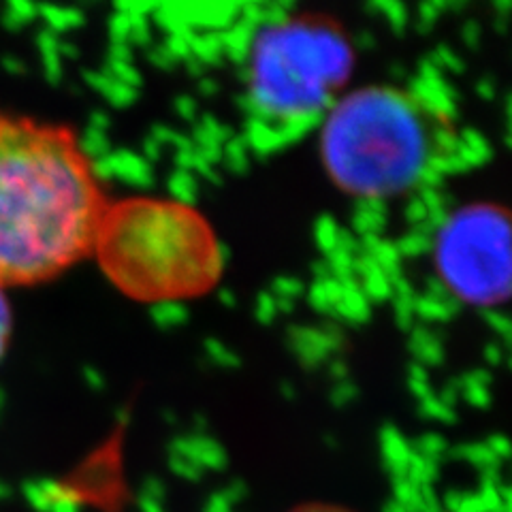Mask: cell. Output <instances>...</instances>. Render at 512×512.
<instances>
[{
  "label": "cell",
  "instance_id": "7a4b0ae2",
  "mask_svg": "<svg viewBox=\"0 0 512 512\" xmlns=\"http://www.w3.org/2000/svg\"><path fill=\"white\" fill-rule=\"evenodd\" d=\"M444 120L419 96L365 86L327 109L320 156L331 182L352 197L380 201L427 180L444 156Z\"/></svg>",
  "mask_w": 512,
  "mask_h": 512
},
{
  "label": "cell",
  "instance_id": "9c48e42d",
  "mask_svg": "<svg viewBox=\"0 0 512 512\" xmlns=\"http://www.w3.org/2000/svg\"><path fill=\"white\" fill-rule=\"evenodd\" d=\"M139 508H141V512H165L163 502L150 500V498H139Z\"/></svg>",
  "mask_w": 512,
  "mask_h": 512
},
{
  "label": "cell",
  "instance_id": "3957f363",
  "mask_svg": "<svg viewBox=\"0 0 512 512\" xmlns=\"http://www.w3.org/2000/svg\"><path fill=\"white\" fill-rule=\"evenodd\" d=\"M90 254L120 293L160 306L207 293L224 271L210 222L175 199L107 203Z\"/></svg>",
  "mask_w": 512,
  "mask_h": 512
},
{
  "label": "cell",
  "instance_id": "277c9868",
  "mask_svg": "<svg viewBox=\"0 0 512 512\" xmlns=\"http://www.w3.org/2000/svg\"><path fill=\"white\" fill-rule=\"evenodd\" d=\"M352 67L355 52L333 20L293 15L271 22L252 39L250 101L265 120L303 124L327 114Z\"/></svg>",
  "mask_w": 512,
  "mask_h": 512
},
{
  "label": "cell",
  "instance_id": "6da1fadb",
  "mask_svg": "<svg viewBox=\"0 0 512 512\" xmlns=\"http://www.w3.org/2000/svg\"><path fill=\"white\" fill-rule=\"evenodd\" d=\"M105 207L69 128L0 111V288L41 284L82 261Z\"/></svg>",
  "mask_w": 512,
  "mask_h": 512
},
{
  "label": "cell",
  "instance_id": "52a82bcc",
  "mask_svg": "<svg viewBox=\"0 0 512 512\" xmlns=\"http://www.w3.org/2000/svg\"><path fill=\"white\" fill-rule=\"evenodd\" d=\"M203 512H233V504H229L222 493H216Z\"/></svg>",
  "mask_w": 512,
  "mask_h": 512
},
{
  "label": "cell",
  "instance_id": "30bf717a",
  "mask_svg": "<svg viewBox=\"0 0 512 512\" xmlns=\"http://www.w3.org/2000/svg\"><path fill=\"white\" fill-rule=\"evenodd\" d=\"M382 512H408L404 506H399L397 502H391V504H387L384 506V510Z\"/></svg>",
  "mask_w": 512,
  "mask_h": 512
},
{
  "label": "cell",
  "instance_id": "5b68a950",
  "mask_svg": "<svg viewBox=\"0 0 512 512\" xmlns=\"http://www.w3.org/2000/svg\"><path fill=\"white\" fill-rule=\"evenodd\" d=\"M434 263L444 288L476 308L510 295V216L500 205L470 203L448 214L434 237Z\"/></svg>",
  "mask_w": 512,
  "mask_h": 512
},
{
  "label": "cell",
  "instance_id": "ba28073f",
  "mask_svg": "<svg viewBox=\"0 0 512 512\" xmlns=\"http://www.w3.org/2000/svg\"><path fill=\"white\" fill-rule=\"evenodd\" d=\"M291 512H350V510L340 508V506H329V504H308V506L295 508Z\"/></svg>",
  "mask_w": 512,
  "mask_h": 512
},
{
  "label": "cell",
  "instance_id": "8992f818",
  "mask_svg": "<svg viewBox=\"0 0 512 512\" xmlns=\"http://www.w3.org/2000/svg\"><path fill=\"white\" fill-rule=\"evenodd\" d=\"M9 338H11V310H9L5 288H0V357L5 355Z\"/></svg>",
  "mask_w": 512,
  "mask_h": 512
}]
</instances>
